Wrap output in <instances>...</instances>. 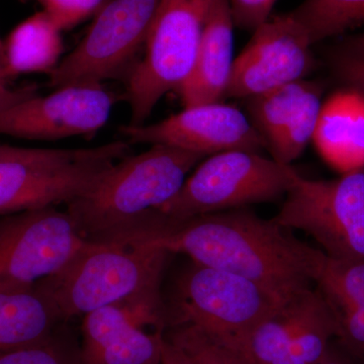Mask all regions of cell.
<instances>
[{"label":"cell","instance_id":"cell-1","mask_svg":"<svg viewBox=\"0 0 364 364\" xmlns=\"http://www.w3.org/2000/svg\"><path fill=\"white\" fill-rule=\"evenodd\" d=\"M133 244L184 254L196 264L251 280L284 301L312 289L327 257L274 220L244 208L181 221L163 217Z\"/></svg>","mask_w":364,"mask_h":364},{"label":"cell","instance_id":"cell-2","mask_svg":"<svg viewBox=\"0 0 364 364\" xmlns=\"http://www.w3.org/2000/svg\"><path fill=\"white\" fill-rule=\"evenodd\" d=\"M170 254L151 244L86 242L61 269L37 286L65 321L104 306H122L146 324L162 329L165 308L159 287Z\"/></svg>","mask_w":364,"mask_h":364},{"label":"cell","instance_id":"cell-3","mask_svg":"<svg viewBox=\"0 0 364 364\" xmlns=\"http://www.w3.org/2000/svg\"><path fill=\"white\" fill-rule=\"evenodd\" d=\"M205 155L166 145L117 161L85 195L66 205L81 237L97 244H127L176 195Z\"/></svg>","mask_w":364,"mask_h":364},{"label":"cell","instance_id":"cell-4","mask_svg":"<svg viewBox=\"0 0 364 364\" xmlns=\"http://www.w3.org/2000/svg\"><path fill=\"white\" fill-rule=\"evenodd\" d=\"M130 154L123 140L85 149L20 148L0 159V217L67 205Z\"/></svg>","mask_w":364,"mask_h":364},{"label":"cell","instance_id":"cell-5","mask_svg":"<svg viewBox=\"0 0 364 364\" xmlns=\"http://www.w3.org/2000/svg\"><path fill=\"white\" fill-rule=\"evenodd\" d=\"M299 172L259 152L229 150L212 155L156 208L172 221L270 202L287 195Z\"/></svg>","mask_w":364,"mask_h":364},{"label":"cell","instance_id":"cell-6","mask_svg":"<svg viewBox=\"0 0 364 364\" xmlns=\"http://www.w3.org/2000/svg\"><path fill=\"white\" fill-rule=\"evenodd\" d=\"M215 0H162L145 56L127 79L130 126H142L159 100L191 75Z\"/></svg>","mask_w":364,"mask_h":364},{"label":"cell","instance_id":"cell-7","mask_svg":"<svg viewBox=\"0 0 364 364\" xmlns=\"http://www.w3.org/2000/svg\"><path fill=\"white\" fill-rule=\"evenodd\" d=\"M273 220L305 232L328 257L364 262V168L328 181L299 174Z\"/></svg>","mask_w":364,"mask_h":364},{"label":"cell","instance_id":"cell-8","mask_svg":"<svg viewBox=\"0 0 364 364\" xmlns=\"http://www.w3.org/2000/svg\"><path fill=\"white\" fill-rule=\"evenodd\" d=\"M162 0H109L95 16L75 49L50 73L58 88L74 83H104L129 78L145 46Z\"/></svg>","mask_w":364,"mask_h":364},{"label":"cell","instance_id":"cell-9","mask_svg":"<svg viewBox=\"0 0 364 364\" xmlns=\"http://www.w3.org/2000/svg\"><path fill=\"white\" fill-rule=\"evenodd\" d=\"M286 303L251 280L193 262L177 282L169 325H195L234 338Z\"/></svg>","mask_w":364,"mask_h":364},{"label":"cell","instance_id":"cell-10","mask_svg":"<svg viewBox=\"0 0 364 364\" xmlns=\"http://www.w3.org/2000/svg\"><path fill=\"white\" fill-rule=\"evenodd\" d=\"M86 243L56 207L0 217V287L33 286L58 272Z\"/></svg>","mask_w":364,"mask_h":364},{"label":"cell","instance_id":"cell-11","mask_svg":"<svg viewBox=\"0 0 364 364\" xmlns=\"http://www.w3.org/2000/svg\"><path fill=\"white\" fill-rule=\"evenodd\" d=\"M117 102L104 83H74L46 97L33 95L0 114V134L55 141L97 133L109 121Z\"/></svg>","mask_w":364,"mask_h":364},{"label":"cell","instance_id":"cell-12","mask_svg":"<svg viewBox=\"0 0 364 364\" xmlns=\"http://www.w3.org/2000/svg\"><path fill=\"white\" fill-rule=\"evenodd\" d=\"M312 46L291 14L270 18L235 59L225 98L246 100L304 80L315 66Z\"/></svg>","mask_w":364,"mask_h":364},{"label":"cell","instance_id":"cell-13","mask_svg":"<svg viewBox=\"0 0 364 364\" xmlns=\"http://www.w3.org/2000/svg\"><path fill=\"white\" fill-rule=\"evenodd\" d=\"M119 132L130 143L171 146L205 156L229 150L260 152L267 148L250 119L236 107L222 102L184 107L157 123L124 124Z\"/></svg>","mask_w":364,"mask_h":364},{"label":"cell","instance_id":"cell-14","mask_svg":"<svg viewBox=\"0 0 364 364\" xmlns=\"http://www.w3.org/2000/svg\"><path fill=\"white\" fill-rule=\"evenodd\" d=\"M322 90L311 81H296L246 98L249 119L263 136L272 158L291 165L313 141Z\"/></svg>","mask_w":364,"mask_h":364},{"label":"cell","instance_id":"cell-15","mask_svg":"<svg viewBox=\"0 0 364 364\" xmlns=\"http://www.w3.org/2000/svg\"><path fill=\"white\" fill-rule=\"evenodd\" d=\"M138 316L122 306L83 316L81 364H161L162 330L150 334Z\"/></svg>","mask_w":364,"mask_h":364},{"label":"cell","instance_id":"cell-16","mask_svg":"<svg viewBox=\"0 0 364 364\" xmlns=\"http://www.w3.org/2000/svg\"><path fill=\"white\" fill-rule=\"evenodd\" d=\"M234 21L229 0H215L191 75L178 90L184 107L221 102L234 66Z\"/></svg>","mask_w":364,"mask_h":364},{"label":"cell","instance_id":"cell-17","mask_svg":"<svg viewBox=\"0 0 364 364\" xmlns=\"http://www.w3.org/2000/svg\"><path fill=\"white\" fill-rule=\"evenodd\" d=\"M313 142L340 173L364 168V93L337 91L322 104Z\"/></svg>","mask_w":364,"mask_h":364},{"label":"cell","instance_id":"cell-18","mask_svg":"<svg viewBox=\"0 0 364 364\" xmlns=\"http://www.w3.org/2000/svg\"><path fill=\"white\" fill-rule=\"evenodd\" d=\"M316 284L336 322V338L364 360V262L327 256Z\"/></svg>","mask_w":364,"mask_h":364},{"label":"cell","instance_id":"cell-19","mask_svg":"<svg viewBox=\"0 0 364 364\" xmlns=\"http://www.w3.org/2000/svg\"><path fill=\"white\" fill-rule=\"evenodd\" d=\"M65 322L37 284L0 287V351L49 338Z\"/></svg>","mask_w":364,"mask_h":364},{"label":"cell","instance_id":"cell-20","mask_svg":"<svg viewBox=\"0 0 364 364\" xmlns=\"http://www.w3.org/2000/svg\"><path fill=\"white\" fill-rule=\"evenodd\" d=\"M62 31L44 11L33 14L4 41L6 80L28 73H51L63 51Z\"/></svg>","mask_w":364,"mask_h":364},{"label":"cell","instance_id":"cell-21","mask_svg":"<svg viewBox=\"0 0 364 364\" xmlns=\"http://www.w3.org/2000/svg\"><path fill=\"white\" fill-rule=\"evenodd\" d=\"M311 289L287 301L240 336L223 339L237 347L253 364H289L291 342Z\"/></svg>","mask_w":364,"mask_h":364},{"label":"cell","instance_id":"cell-22","mask_svg":"<svg viewBox=\"0 0 364 364\" xmlns=\"http://www.w3.org/2000/svg\"><path fill=\"white\" fill-rule=\"evenodd\" d=\"M333 338H336V322L331 310L317 289H311L291 342L289 364H320Z\"/></svg>","mask_w":364,"mask_h":364},{"label":"cell","instance_id":"cell-23","mask_svg":"<svg viewBox=\"0 0 364 364\" xmlns=\"http://www.w3.org/2000/svg\"><path fill=\"white\" fill-rule=\"evenodd\" d=\"M291 16L303 26L311 43L364 26V0H305Z\"/></svg>","mask_w":364,"mask_h":364},{"label":"cell","instance_id":"cell-24","mask_svg":"<svg viewBox=\"0 0 364 364\" xmlns=\"http://www.w3.org/2000/svg\"><path fill=\"white\" fill-rule=\"evenodd\" d=\"M163 335L191 364H253L233 344L195 325H172Z\"/></svg>","mask_w":364,"mask_h":364},{"label":"cell","instance_id":"cell-25","mask_svg":"<svg viewBox=\"0 0 364 364\" xmlns=\"http://www.w3.org/2000/svg\"><path fill=\"white\" fill-rule=\"evenodd\" d=\"M62 326L38 343L0 351V364H81L80 346L64 336Z\"/></svg>","mask_w":364,"mask_h":364},{"label":"cell","instance_id":"cell-26","mask_svg":"<svg viewBox=\"0 0 364 364\" xmlns=\"http://www.w3.org/2000/svg\"><path fill=\"white\" fill-rule=\"evenodd\" d=\"M60 30L74 28L95 16L109 0H36Z\"/></svg>","mask_w":364,"mask_h":364},{"label":"cell","instance_id":"cell-27","mask_svg":"<svg viewBox=\"0 0 364 364\" xmlns=\"http://www.w3.org/2000/svg\"><path fill=\"white\" fill-rule=\"evenodd\" d=\"M277 0H229L234 25L241 30L254 32L270 18Z\"/></svg>","mask_w":364,"mask_h":364},{"label":"cell","instance_id":"cell-28","mask_svg":"<svg viewBox=\"0 0 364 364\" xmlns=\"http://www.w3.org/2000/svg\"><path fill=\"white\" fill-rule=\"evenodd\" d=\"M333 63L340 77L364 93V51L343 47L334 57Z\"/></svg>","mask_w":364,"mask_h":364},{"label":"cell","instance_id":"cell-29","mask_svg":"<svg viewBox=\"0 0 364 364\" xmlns=\"http://www.w3.org/2000/svg\"><path fill=\"white\" fill-rule=\"evenodd\" d=\"M37 95L33 86L26 87L13 88L9 85V82L0 79V114L13 105L18 104L21 100L33 97Z\"/></svg>","mask_w":364,"mask_h":364},{"label":"cell","instance_id":"cell-30","mask_svg":"<svg viewBox=\"0 0 364 364\" xmlns=\"http://www.w3.org/2000/svg\"><path fill=\"white\" fill-rule=\"evenodd\" d=\"M164 337V335H163ZM161 364H191L188 358L174 345L164 338L163 341Z\"/></svg>","mask_w":364,"mask_h":364},{"label":"cell","instance_id":"cell-31","mask_svg":"<svg viewBox=\"0 0 364 364\" xmlns=\"http://www.w3.org/2000/svg\"><path fill=\"white\" fill-rule=\"evenodd\" d=\"M320 364H352V363L348 358H345L340 352L334 350L331 347L327 356Z\"/></svg>","mask_w":364,"mask_h":364},{"label":"cell","instance_id":"cell-32","mask_svg":"<svg viewBox=\"0 0 364 364\" xmlns=\"http://www.w3.org/2000/svg\"><path fill=\"white\" fill-rule=\"evenodd\" d=\"M344 47L349 48V49L364 51V33L351 37L350 39L346 41Z\"/></svg>","mask_w":364,"mask_h":364},{"label":"cell","instance_id":"cell-33","mask_svg":"<svg viewBox=\"0 0 364 364\" xmlns=\"http://www.w3.org/2000/svg\"><path fill=\"white\" fill-rule=\"evenodd\" d=\"M6 52H4V41L0 38V79H4V81L9 82L6 80Z\"/></svg>","mask_w":364,"mask_h":364},{"label":"cell","instance_id":"cell-34","mask_svg":"<svg viewBox=\"0 0 364 364\" xmlns=\"http://www.w3.org/2000/svg\"><path fill=\"white\" fill-rule=\"evenodd\" d=\"M18 150H20V148L11 147V146L4 145V144H0V159H2V158L11 156V155L16 154V153L18 152Z\"/></svg>","mask_w":364,"mask_h":364}]
</instances>
